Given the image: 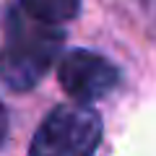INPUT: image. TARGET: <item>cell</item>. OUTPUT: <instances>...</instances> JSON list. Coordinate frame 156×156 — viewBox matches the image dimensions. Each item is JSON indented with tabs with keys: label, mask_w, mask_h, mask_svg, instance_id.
Here are the masks:
<instances>
[{
	"label": "cell",
	"mask_w": 156,
	"mask_h": 156,
	"mask_svg": "<svg viewBox=\"0 0 156 156\" xmlns=\"http://www.w3.org/2000/svg\"><path fill=\"white\" fill-rule=\"evenodd\" d=\"M5 135H8V109L0 101V146L5 143Z\"/></svg>",
	"instance_id": "5"
},
{
	"label": "cell",
	"mask_w": 156,
	"mask_h": 156,
	"mask_svg": "<svg viewBox=\"0 0 156 156\" xmlns=\"http://www.w3.org/2000/svg\"><path fill=\"white\" fill-rule=\"evenodd\" d=\"M18 5L37 21L60 26V23L76 18L81 0H18Z\"/></svg>",
	"instance_id": "4"
},
{
	"label": "cell",
	"mask_w": 156,
	"mask_h": 156,
	"mask_svg": "<svg viewBox=\"0 0 156 156\" xmlns=\"http://www.w3.org/2000/svg\"><path fill=\"white\" fill-rule=\"evenodd\" d=\"M57 81L68 94L76 99V104L99 101L120 83V70L115 62L89 50H70L60 62Z\"/></svg>",
	"instance_id": "3"
},
{
	"label": "cell",
	"mask_w": 156,
	"mask_h": 156,
	"mask_svg": "<svg viewBox=\"0 0 156 156\" xmlns=\"http://www.w3.org/2000/svg\"><path fill=\"white\" fill-rule=\"evenodd\" d=\"M101 143V117L86 104H60L31 138L29 156H94Z\"/></svg>",
	"instance_id": "2"
},
{
	"label": "cell",
	"mask_w": 156,
	"mask_h": 156,
	"mask_svg": "<svg viewBox=\"0 0 156 156\" xmlns=\"http://www.w3.org/2000/svg\"><path fill=\"white\" fill-rule=\"evenodd\" d=\"M60 26L31 18L21 5L8 11L5 42L0 52V78L13 91H29L47 76L62 50Z\"/></svg>",
	"instance_id": "1"
}]
</instances>
